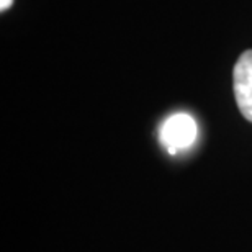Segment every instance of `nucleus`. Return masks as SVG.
<instances>
[{
    "label": "nucleus",
    "mask_w": 252,
    "mask_h": 252,
    "mask_svg": "<svg viewBox=\"0 0 252 252\" xmlns=\"http://www.w3.org/2000/svg\"><path fill=\"white\" fill-rule=\"evenodd\" d=\"M196 138V123L190 115L177 113L167 118L160 128V143L169 154H177L193 144Z\"/></svg>",
    "instance_id": "f257e3e1"
},
{
    "label": "nucleus",
    "mask_w": 252,
    "mask_h": 252,
    "mask_svg": "<svg viewBox=\"0 0 252 252\" xmlns=\"http://www.w3.org/2000/svg\"><path fill=\"white\" fill-rule=\"evenodd\" d=\"M234 97L239 112L252 123V49L239 56L233 70Z\"/></svg>",
    "instance_id": "f03ea898"
},
{
    "label": "nucleus",
    "mask_w": 252,
    "mask_h": 252,
    "mask_svg": "<svg viewBox=\"0 0 252 252\" xmlns=\"http://www.w3.org/2000/svg\"><path fill=\"white\" fill-rule=\"evenodd\" d=\"M12 3H13V0H0V10L5 12L7 8L12 7Z\"/></svg>",
    "instance_id": "7ed1b4c3"
}]
</instances>
